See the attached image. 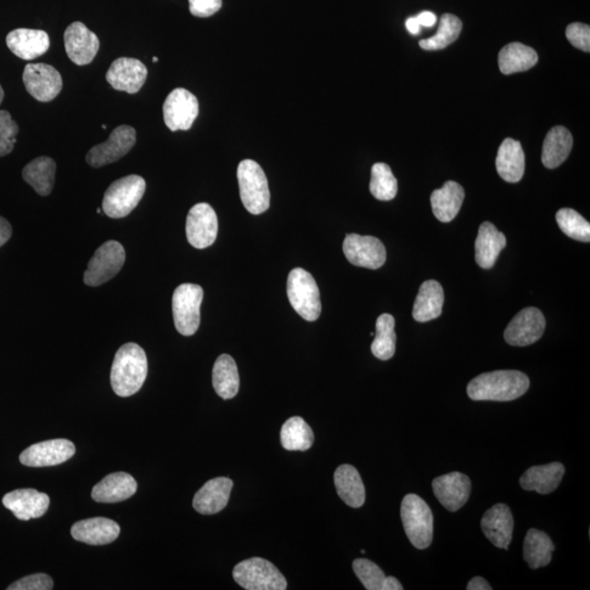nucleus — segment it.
<instances>
[{
	"mask_svg": "<svg viewBox=\"0 0 590 590\" xmlns=\"http://www.w3.org/2000/svg\"><path fill=\"white\" fill-rule=\"evenodd\" d=\"M530 385L528 376L520 370H494L472 380L467 393L475 402H511L525 395Z\"/></svg>",
	"mask_w": 590,
	"mask_h": 590,
	"instance_id": "1",
	"label": "nucleus"
},
{
	"mask_svg": "<svg viewBox=\"0 0 590 590\" xmlns=\"http://www.w3.org/2000/svg\"><path fill=\"white\" fill-rule=\"evenodd\" d=\"M148 374V359L142 347L123 345L115 354L111 370L112 389L117 396L129 397L142 390Z\"/></svg>",
	"mask_w": 590,
	"mask_h": 590,
	"instance_id": "2",
	"label": "nucleus"
},
{
	"mask_svg": "<svg viewBox=\"0 0 590 590\" xmlns=\"http://www.w3.org/2000/svg\"><path fill=\"white\" fill-rule=\"evenodd\" d=\"M241 200L252 215H261L271 206V192L265 172L257 162L243 160L238 167Z\"/></svg>",
	"mask_w": 590,
	"mask_h": 590,
	"instance_id": "3",
	"label": "nucleus"
},
{
	"mask_svg": "<svg viewBox=\"0 0 590 590\" xmlns=\"http://www.w3.org/2000/svg\"><path fill=\"white\" fill-rule=\"evenodd\" d=\"M401 515L404 531L414 548L424 550L433 541V514L424 499L408 494L402 502Z\"/></svg>",
	"mask_w": 590,
	"mask_h": 590,
	"instance_id": "4",
	"label": "nucleus"
},
{
	"mask_svg": "<svg viewBox=\"0 0 590 590\" xmlns=\"http://www.w3.org/2000/svg\"><path fill=\"white\" fill-rule=\"evenodd\" d=\"M292 307L307 322H314L322 313L319 289L313 275L302 268L292 269L286 284Z\"/></svg>",
	"mask_w": 590,
	"mask_h": 590,
	"instance_id": "5",
	"label": "nucleus"
},
{
	"mask_svg": "<svg viewBox=\"0 0 590 590\" xmlns=\"http://www.w3.org/2000/svg\"><path fill=\"white\" fill-rule=\"evenodd\" d=\"M145 192V181L139 176L117 179L106 189L102 209L112 219L125 218L136 208Z\"/></svg>",
	"mask_w": 590,
	"mask_h": 590,
	"instance_id": "6",
	"label": "nucleus"
},
{
	"mask_svg": "<svg viewBox=\"0 0 590 590\" xmlns=\"http://www.w3.org/2000/svg\"><path fill=\"white\" fill-rule=\"evenodd\" d=\"M233 578L247 590H284L288 588L285 577L272 562L252 558L241 562L233 569Z\"/></svg>",
	"mask_w": 590,
	"mask_h": 590,
	"instance_id": "7",
	"label": "nucleus"
},
{
	"mask_svg": "<svg viewBox=\"0 0 590 590\" xmlns=\"http://www.w3.org/2000/svg\"><path fill=\"white\" fill-rule=\"evenodd\" d=\"M202 299H204V290L198 284H183L174 291L173 318L179 334L193 336L198 330Z\"/></svg>",
	"mask_w": 590,
	"mask_h": 590,
	"instance_id": "8",
	"label": "nucleus"
},
{
	"mask_svg": "<svg viewBox=\"0 0 590 590\" xmlns=\"http://www.w3.org/2000/svg\"><path fill=\"white\" fill-rule=\"evenodd\" d=\"M126 252L116 241L101 245L88 263L83 281L89 286H99L113 279L125 263Z\"/></svg>",
	"mask_w": 590,
	"mask_h": 590,
	"instance_id": "9",
	"label": "nucleus"
},
{
	"mask_svg": "<svg viewBox=\"0 0 590 590\" xmlns=\"http://www.w3.org/2000/svg\"><path fill=\"white\" fill-rule=\"evenodd\" d=\"M198 114V100L187 89L173 90L163 104V117L172 132L188 131Z\"/></svg>",
	"mask_w": 590,
	"mask_h": 590,
	"instance_id": "10",
	"label": "nucleus"
},
{
	"mask_svg": "<svg viewBox=\"0 0 590 590\" xmlns=\"http://www.w3.org/2000/svg\"><path fill=\"white\" fill-rule=\"evenodd\" d=\"M136 140V131L132 126L116 127L106 142L94 145L89 151L86 156L88 165L92 167H102L122 159L134 148Z\"/></svg>",
	"mask_w": 590,
	"mask_h": 590,
	"instance_id": "11",
	"label": "nucleus"
},
{
	"mask_svg": "<svg viewBox=\"0 0 590 590\" xmlns=\"http://www.w3.org/2000/svg\"><path fill=\"white\" fill-rule=\"evenodd\" d=\"M348 262L354 266L379 269L386 262V249L374 236L347 234L342 245Z\"/></svg>",
	"mask_w": 590,
	"mask_h": 590,
	"instance_id": "12",
	"label": "nucleus"
},
{
	"mask_svg": "<svg viewBox=\"0 0 590 590\" xmlns=\"http://www.w3.org/2000/svg\"><path fill=\"white\" fill-rule=\"evenodd\" d=\"M22 79L27 91L39 102H50L63 89V78L48 64H27Z\"/></svg>",
	"mask_w": 590,
	"mask_h": 590,
	"instance_id": "13",
	"label": "nucleus"
},
{
	"mask_svg": "<svg viewBox=\"0 0 590 590\" xmlns=\"http://www.w3.org/2000/svg\"><path fill=\"white\" fill-rule=\"evenodd\" d=\"M546 329V319L536 307H527L511 319L504 338L510 346L526 347L542 338Z\"/></svg>",
	"mask_w": 590,
	"mask_h": 590,
	"instance_id": "14",
	"label": "nucleus"
},
{
	"mask_svg": "<svg viewBox=\"0 0 590 590\" xmlns=\"http://www.w3.org/2000/svg\"><path fill=\"white\" fill-rule=\"evenodd\" d=\"M75 453L74 443L65 438H56L33 444L21 453L20 462L29 467H49L67 462Z\"/></svg>",
	"mask_w": 590,
	"mask_h": 590,
	"instance_id": "15",
	"label": "nucleus"
},
{
	"mask_svg": "<svg viewBox=\"0 0 590 590\" xmlns=\"http://www.w3.org/2000/svg\"><path fill=\"white\" fill-rule=\"evenodd\" d=\"M189 244L204 250L215 243L218 235V217L209 204L200 202L189 210L187 220Z\"/></svg>",
	"mask_w": 590,
	"mask_h": 590,
	"instance_id": "16",
	"label": "nucleus"
},
{
	"mask_svg": "<svg viewBox=\"0 0 590 590\" xmlns=\"http://www.w3.org/2000/svg\"><path fill=\"white\" fill-rule=\"evenodd\" d=\"M66 53L78 66L92 63L100 48L99 38L82 22H72L64 35Z\"/></svg>",
	"mask_w": 590,
	"mask_h": 590,
	"instance_id": "17",
	"label": "nucleus"
},
{
	"mask_svg": "<svg viewBox=\"0 0 590 590\" xmlns=\"http://www.w3.org/2000/svg\"><path fill=\"white\" fill-rule=\"evenodd\" d=\"M433 492L436 499L449 511H456L467 503L471 493V481L468 476L455 471L435 477L432 482Z\"/></svg>",
	"mask_w": 590,
	"mask_h": 590,
	"instance_id": "18",
	"label": "nucleus"
},
{
	"mask_svg": "<svg viewBox=\"0 0 590 590\" xmlns=\"http://www.w3.org/2000/svg\"><path fill=\"white\" fill-rule=\"evenodd\" d=\"M148 70L142 61L136 59L122 58L111 65L106 80L117 91L134 94L143 88L147 80Z\"/></svg>",
	"mask_w": 590,
	"mask_h": 590,
	"instance_id": "19",
	"label": "nucleus"
},
{
	"mask_svg": "<svg viewBox=\"0 0 590 590\" xmlns=\"http://www.w3.org/2000/svg\"><path fill=\"white\" fill-rule=\"evenodd\" d=\"M49 502L48 494L38 492L35 488H19L5 494L3 498L4 507L13 511L20 520L42 517L47 513Z\"/></svg>",
	"mask_w": 590,
	"mask_h": 590,
	"instance_id": "20",
	"label": "nucleus"
},
{
	"mask_svg": "<svg viewBox=\"0 0 590 590\" xmlns=\"http://www.w3.org/2000/svg\"><path fill=\"white\" fill-rule=\"evenodd\" d=\"M481 528L494 546L508 550L514 531L513 514L508 505L497 504L488 510L482 517Z\"/></svg>",
	"mask_w": 590,
	"mask_h": 590,
	"instance_id": "21",
	"label": "nucleus"
},
{
	"mask_svg": "<svg viewBox=\"0 0 590 590\" xmlns=\"http://www.w3.org/2000/svg\"><path fill=\"white\" fill-rule=\"evenodd\" d=\"M121 528L114 520L95 517L76 522L71 527V536L77 542L92 546H103L116 541Z\"/></svg>",
	"mask_w": 590,
	"mask_h": 590,
	"instance_id": "22",
	"label": "nucleus"
},
{
	"mask_svg": "<svg viewBox=\"0 0 590 590\" xmlns=\"http://www.w3.org/2000/svg\"><path fill=\"white\" fill-rule=\"evenodd\" d=\"M233 481L229 477H216L205 483L195 494L193 507L202 515H213L226 509Z\"/></svg>",
	"mask_w": 590,
	"mask_h": 590,
	"instance_id": "23",
	"label": "nucleus"
},
{
	"mask_svg": "<svg viewBox=\"0 0 590 590\" xmlns=\"http://www.w3.org/2000/svg\"><path fill=\"white\" fill-rule=\"evenodd\" d=\"M8 48L16 58L32 60L48 52L49 38L47 32L32 29H16L5 38Z\"/></svg>",
	"mask_w": 590,
	"mask_h": 590,
	"instance_id": "24",
	"label": "nucleus"
},
{
	"mask_svg": "<svg viewBox=\"0 0 590 590\" xmlns=\"http://www.w3.org/2000/svg\"><path fill=\"white\" fill-rule=\"evenodd\" d=\"M137 482L126 472L106 476L92 488V499L99 503H117L132 498L137 491Z\"/></svg>",
	"mask_w": 590,
	"mask_h": 590,
	"instance_id": "25",
	"label": "nucleus"
},
{
	"mask_svg": "<svg viewBox=\"0 0 590 590\" xmlns=\"http://www.w3.org/2000/svg\"><path fill=\"white\" fill-rule=\"evenodd\" d=\"M507 246V238L491 222H483L476 240V262L483 269L496 265L499 252Z\"/></svg>",
	"mask_w": 590,
	"mask_h": 590,
	"instance_id": "26",
	"label": "nucleus"
},
{
	"mask_svg": "<svg viewBox=\"0 0 590 590\" xmlns=\"http://www.w3.org/2000/svg\"><path fill=\"white\" fill-rule=\"evenodd\" d=\"M564 472V466L561 463L533 466L521 476L520 486L526 491H536L541 494L552 493L560 486Z\"/></svg>",
	"mask_w": 590,
	"mask_h": 590,
	"instance_id": "27",
	"label": "nucleus"
},
{
	"mask_svg": "<svg viewBox=\"0 0 590 590\" xmlns=\"http://www.w3.org/2000/svg\"><path fill=\"white\" fill-rule=\"evenodd\" d=\"M465 199L462 185L448 181L431 195V206L435 218L441 222H451L458 215Z\"/></svg>",
	"mask_w": 590,
	"mask_h": 590,
	"instance_id": "28",
	"label": "nucleus"
},
{
	"mask_svg": "<svg viewBox=\"0 0 590 590\" xmlns=\"http://www.w3.org/2000/svg\"><path fill=\"white\" fill-rule=\"evenodd\" d=\"M497 170L505 182L519 183L525 173V154L517 140L507 138L499 148Z\"/></svg>",
	"mask_w": 590,
	"mask_h": 590,
	"instance_id": "29",
	"label": "nucleus"
},
{
	"mask_svg": "<svg viewBox=\"0 0 590 590\" xmlns=\"http://www.w3.org/2000/svg\"><path fill=\"white\" fill-rule=\"evenodd\" d=\"M444 305V291L440 283L428 280L420 286L415 299L413 316L420 323L430 322L441 316Z\"/></svg>",
	"mask_w": 590,
	"mask_h": 590,
	"instance_id": "30",
	"label": "nucleus"
},
{
	"mask_svg": "<svg viewBox=\"0 0 590 590\" xmlns=\"http://www.w3.org/2000/svg\"><path fill=\"white\" fill-rule=\"evenodd\" d=\"M337 493L348 507L361 508L365 502V488L359 471L351 465H342L334 476Z\"/></svg>",
	"mask_w": 590,
	"mask_h": 590,
	"instance_id": "31",
	"label": "nucleus"
},
{
	"mask_svg": "<svg viewBox=\"0 0 590 590\" xmlns=\"http://www.w3.org/2000/svg\"><path fill=\"white\" fill-rule=\"evenodd\" d=\"M573 137L569 129L563 126L551 128L544 139L542 160L548 168L558 167L571 154Z\"/></svg>",
	"mask_w": 590,
	"mask_h": 590,
	"instance_id": "32",
	"label": "nucleus"
},
{
	"mask_svg": "<svg viewBox=\"0 0 590 590\" xmlns=\"http://www.w3.org/2000/svg\"><path fill=\"white\" fill-rule=\"evenodd\" d=\"M213 389L224 401L234 398L240 390V375L234 359L222 354L217 359L212 370Z\"/></svg>",
	"mask_w": 590,
	"mask_h": 590,
	"instance_id": "33",
	"label": "nucleus"
},
{
	"mask_svg": "<svg viewBox=\"0 0 590 590\" xmlns=\"http://www.w3.org/2000/svg\"><path fill=\"white\" fill-rule=\"evenodd\" d=\"M537 63L536 50L521 43H510L499 54V70L504 75L530 70Z\"/></svg>",
	"mask_w": 590,
	"mask_h": 590,
	"instance_id": "34",
	"label": "nucleus"
},
{
	"mask_svg": "<svg viewBox=\"0 0 590 590\" xmlns=\"http://www.w3.org/2000/svg\"><path fill=\"white\" fill-rule=\"evenodd\" d=\"M55 174L56 163L48 156L37 157L22 170V177L39 196H48L52 193Z\"/></svg>",
	"mask_w": 590,
	"mask_h": 590,
	"instance_id": "35",
	"label": "nucleus"
},
{
	"mask_svg": "<svg viewBox=\"0 0 590 590\" xmlns=\"http://www.w3.org/2000/svg\"><path fill=\"white\" fill-rule=\"evenodd\" d=\"M554 544L546 532L530 530L524 541V559L531 569L547 566L552 560Z\"/></svg>",
	"mask_w": 590,
	"mask_h": 590,
	"instance_id": "36",
	"label": "nucleus"
},
{
	"mask_svg": "<svg viewBox=\"0 0 590 590\" xmlns=\"http://www.w3.org/2000/svg\"><path fill=\"white\" fill-rule=\"evenodd\" d=\"M280 441L286 451L306 452L313 445L314 433L305 420L292 417L281 428Z\"/></svg>",
	"mask_w": 590,
	"mask_h": 590,
	"instance_id": "37",
	"label": "nucleus"
},
{
	"mask_svg": "<svg viewBox=\"0 0 590 590\" xmlns=\"http://www.w3.org/2000/svg\"><path fill=\"white\" fill-rule=\"evenodd\" d=\"M374 357L387 361L396 352L395 318L383 314L376 320V335L370 347Z\"/></svg>",
	"mask_w": 590,
	"mask_h": 590,
	"instance_id": "38",
	"label": "nucleus"
},
{
	"mask_svg": "<svg viewBox=\"0 0 590 590\" xmlns=\"http://www.w3.org/2000/svg\"><path fill=\"white\" fill-rule=\"evenodd\" d=\"M463 24L458 16L445 14L441 16L440 26L434 37L423 39L419 42L421 48L425 50H437L448 47L449 44L456 41L462 32Z\"/></svg>",
	"mask_w": 590,
	"mask_h": 590,
	"instance_id": "39",
	"label": "nucleus"
},
{
	"mask_svg": "<svg viewBox=\"0 0 590 590\" xmlns=\"http://www.w3.org/2000/svg\"><path fill=\"white\" fill-rule=\"evenodd\" d=\"M370 190L376 199L381 201H390L395 198L398 192V183L389 165L375 163L372 167Z\"/></svg>",
	"mask_w": 590,
	"mask_h": 590,
	"instance_id": "40",
	"label": "nucleus"
},
{
	"mask_svg": "<svg viewBox=\"0 0 590 590\" xmlns=\"http://www.w3.org/2000/svg\"><path fill=\"white\" fill-rule=\"evenodd\" d=\"M556 222L561 231L569 238L589 243L590 224L580 213L570 208H563L556 213Z\"/></svg>",
	"mask_w": 590,
	"mask_h": 590,
	"instance_id": "41",
	"label": "nucleus"
},
{
	"mask_svg": "<svg viewBox=\"0 0 590 590\" xmlns=\"http://www.w3.org/2000/svg\"><path fill=\"white\" fill-rule=\"evenodd\" d=\"M352 567L365 589L383 590L386 576L379 565L367 559H357Z\"/></svg>",
	"mask_w": 590,
	"mask_h": 590,
	"instance_id": "42",
	"label": "nucleus"
},
{
	"mask_svg": "<svg viewBox=\"0 0 590 590\" xmlns=\"http://www.w3.org/2000/svg\"><path fill=\"white\" fill-rule=\"evenodd\" d=\"M19 126L9 112L0 111V157L8 156L15 148Z\"/></svg>",
	"mask_w": 590,
	"mask_h": 590,
	"instance_id": "43",
	"label": "nucleus"
},
{
	"mask_svg": "<svg viewBox=\"0 0 590 590\" xmlns=\"http://www.w3.org/2000/svg\"><path fill=\"white\" fill-rule=\"evenodd\" d=\"M566 38L573 47L590 52V27L588 25L574 22L566 27Z\"/></svg>",
	"mask_w": 590,
	"mask_h": 590,
	"instance_id": "44",
	"label": "nucleus"
},
{
	"mask_svg": "<svg viewBox=\"0 0 590 590\" xmlns=\"http://www.w3.org/2000/svg\"><path fill=\"white\" fill-rule=\"evenodd\" d=\"M54 587L52 577L48 574H33L21 578L16 581L13 585L9 586L8 590H50Z\"/></svg>",
	"mask_w": 590,
	"mask_h": 590,
	"instance_id": "45",
	"label": "nucleus"
},
{
	"mask_svg": "<svg viewBox=\"0 0 590 590\" xmlns=\"http://www.w3.org/2000/svg\"><path fill=\"white\" fill-rule=\"evenodd\" d=\"M189 11L198 18H208L222 7V0H188Z\"/></svg>",
	"mask_w": 590,
	"mask_h": 590,
	"instance_id": "46",
	"label": "nucleus"
},
{
	"mask_svg": "<svg viewBox=\"0 0 590 590\" xmlns=\"http://www.w3.org/2000/svg\"><path fill=\"white\" fill-rule=\"evenodd\" d=\"M13 235V228H11L8 220L0 217V247L4 246L10 240Z\"/></svg>",
	"mask_w": 590,
	"mask_h": 590,
	"instance_id": "47",
	"label": "nucleus"
},
{
	"mask_svg": "<svg viewBox=\"0 0 590 590\" xmlns=\"http://www.w3.org/2000/svg\"><path fill=\"white\" fill-rule=\"evenodd\" d=\"M417 19L421 27H432L436 24V16L431 11H423L417 16Z\"/></svg>",
	"mask_w": 590,
	"mask_h": 590,
	"instance_id": "48",
	"label": "nucleus"
},
{
	"mask_svg": "<svg viewBox=\"0 0 590 590\" xmlns=\"http://www.w3.org/2000/svg\"><path fill=\"white\" fill-rule=\"evenodd\" d=\"M467 590H492V587L485 578L477 576L468 583Z\"/></svg>",
	"mask_w": 590,
	"mask_h": 590,
	"instance_id": "49",
	"label": "nucleus"
},
{
	"mask_svg": "<svg viewBox=\"0 0 590 590\" xmlns=\"http://www.w3.org/2000/svg\"><path fill=\"white\" fill-rule=\"evenodd\" d=\"M406 27L409 33H412L413 36H418L421 32V26L417 19V16H413L406 21Z\"/></svg>",
	"mask_w": 590,
	"mask_h": 590,
	"instance_id": "50",
	"label": "nucleus"
},
{
	"mask_svg": "<svg viewBox=\"0 0 590 590\" xmlns=\"http://www.w3.org/2000/svg\"><path fill=\"white\" fill-rule=\"evenodd\" d=\"M402 589L403 587L401 582L397 580V578L392 576L386 577L383 590H402Z\"/></svg>",
	"mask_w": 590,
	"mask_h": 590,
	"instance_id": "51",
	"label": "nucleus"
},
{
	"mask_svg": "<svg viewBox=\"0 0 590 590\" xmlns=\"http://www.w3.org/2000/svg\"><path fill=\"white\" fill-rule=\"evenodd\" d=\"M4 97H5V92L2 86H0V104H2Z\"/></svg>",
	"mask_w": 590,
	"mask_h": 590,
	"instance_id": "52",
	"label": "nucleus"
},
{
	"mask_svg": "<svg viewBox=\"0 0 590 590\" xmlns=\"http://www.w3.org/2000/svg\"><path fill=\"white\" fill-rule=\"evenodd\" d=\"M157 60H159V59H157V58H154V59H153L154 63H157Z\"/></svg>",
	"mask_w": 590,
	"mask_h": 590,
	"instance_id": "53",
	"label": "nucleus"
}]
</instances>
